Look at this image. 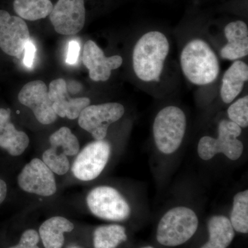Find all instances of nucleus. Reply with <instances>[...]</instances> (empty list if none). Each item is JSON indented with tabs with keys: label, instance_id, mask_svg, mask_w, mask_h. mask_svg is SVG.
<instances>
[{
	"label": "nucleus",
	"instance_id": "6ab92c4d",
	"mask_svg": "<svg viewBox=\"0 0 248 248\" xmlns=\"http://www.w3.org/2000/svg\"><path fill=\"white\" fill-rule=\"evenodd\" d=\"M208 228L209 240L201 248H227L234 239V230L228 217H211Z\"/></svg>",
	"mask_w": 248,
	"mask_h": 248
},
{
	"label": "nucleus",
	"instance_id": "1a4fd4ad",
	"mask_svg": "<svg viewBox=\"0 0 248 248\" xmlns=\"http://www.w3.org/2000/svg\"><path fill=\"white\" fill-rule=\"evenodd\" d=\"M19 187L28 193L50 197L57 192L53 171L42 160L33 159L26 165L17 177Z\"/></svg>",
	"mask_w": 248,
	"mask_h": 248
},
{
	"label": "nucleus",
	"instance_id": "4be33fe9",
	"mask_svg": "<svg viewBox=\"0 0 248 248\" xmlns=\"http://www.w3.org/2000/svg\"><path fill=\"white\" fill-rule=\"evenodd\" d=\"M231 223L234 231L246 234L248 232V190L238 192L233 200Z\"/></svg>",
	"mask_w": 248,
	"mask_h": 248
},
{
	"label": "nucleus",
	"instance_id": "a878e982",
	"mask_svg": "<svg viewBox=\"0 0 248 248\" xmlns=\"http://www.w3.org/2000/svg\"><path fill=\"white\" fill-rule=\"evenodd\" d=\"M40 235L33 229L27 230L22 233L19 243L9 248H40L38 247Z\"/></svg>",
	"mask_w": 248,
	"mask_h": 248
},
{
	"label": "nucleus",
	"instance_id": "39448f33",
	"mask_svg": "<svg viewBox=\"0 0 248 248\" xmlns=\"http://www.w3.org/2000/svg\"><path fill=\"white\" fill-rule=\"evenodd\" d=\"M242 128L230 120H223L218 126L217 138L204 136L199 141L197 152L201 159L208 161L218 153L226 155L228 159L237 160L242 155L244 147L238 140Z\"/></svg>",
	"mask_w": 248,
	"mask_h": 248
},
{
	"label": "nucleus",
	"instance_id": "f257e3e1",
	"mask_svg": "<svg viewBox=\"0 0 248 248\" xmlns=\"http://www.w3.org/2000/svg\"><path fill=\"white\" fill-rule=\"evenodd\" d=\"M170 53L166 35L158 31L143 34L134 46L133 68L139 79L144 82H158Z\"/></svg>",
	"mask_w": 248,
	"mask_h": 248
},
{
	"label": "nucleus",
	"instance_id": "c756f323",
	"mask_svg": "<svg viewBox=\"0 0 248 248\" xmlns=\"http://www.w3.org/2000/svg\"><path fill=\"white\" fill-rule=\"evenodd\" d=\"M154 248L151 247V246H146V247H143V248Z\"/></svg>",
	"mask_w": 248,
	"mask_h": 248
},
{
	"label": "nucleus",
	"instance_id": "c85d7f7f",
	"mask_svg": "<svg viewBox=\"0 0 248 248\" xmlns=\"http://www.w3.org/2000/svg\"><path fill=\"white\" fill-rule=\"evenodd\" d=\"M7 195V185L2 179H0V205L4 202Z\"/></svg>",
	"mask_w": 248,
	"mask_h": 248
},
{
	"label": "nucleus",
	"instance_id": "412c9836",
	"mask_svg": "<svg viewBox=\"0 0 248 248\" xmlns=\"http://www.w3.org/2000/svg\"><path fill=\"white\" fill-rule=\"evenodd\" d=\"M126 240L125 228L120 225L98 227L93 234L94 248H117Z\"/></svg>",
	"mask_w": 248,
	"mask_h": 248
},
{
	"label": "nucleus",
	"instance_id": "aec40b11",
	"mask_svg": "<svg viewBox=\"0 0 248 248\" xmlns=\"http://www.w3.org/2000/svg\"><path fill=\"white\" fill-rule=\"evenodd\" d=\"M14 9L22 19L36 21L49 16L53 5L50 0H14Z\"/></svg>",
	"mask_w": 248,
	"mask_h": 248
},
{
	"label": "nucleus",
	"instance_id": "20e7f679",
	"mask_svg": "<svg viewBox=\"0 0 248 248\" xmlns=\"http://www.w3.org/2000/svg\"><path fill=\"white\" fill-rule=\"evenodd\" d=\"M187 120L184 111L175 106H168L156 114L153 123L155 144L161 153L177 151L185 136Z\"/></svg>",
	"mask_w": 248,
	"mask_h": 248
},
{
	"label": "nucleus",
	"instance_id": "bb28decb",
	"mask_svg": "<svg viewBox=\"0 0 248 248\" xmlns=\"http://www.w3.org/2000/svg\"><path fill=\"white\" fill-rule=\"evenodd\" d=\"M24 63L28 68H31L33 64L34 59H35L36 48L35 46L31 41H29L26 44L24 48Z\"/></svg>",
	"mask_w": 248,
	"mask_h": 248
},
{
	"label": "nucleus",
	"instance_id": "6e6552de",
	"mask_svg": "<svg viewBox=\"0 0 248 248\" xmlns=\"http://www.w3.org/2000/svg\"><path fill=\"white\" fill-rule=\"evenodd\" d=\"M124 113L125 108L120 103L89 105L80 114L78 124L94 140H103L107 137L109 126L120 120Z\"/></svg>",
	"mask_w": 248,
	"mask_h": 248
},
{
	"label": "nucleus",
	"instance_id": "a211bd4d",
	"mask_svg": "<svg viewBox=\"0 0 248 248\" xmlns=\"http://www.w3.org/2000/svg\"><path fill=\"white\" fill-rule=\"evenodd\" d=\"M74 225L63 217H53L40 227L39 235L45 248H62L64 244V233L71 232Z\"/></svg>",
	"mask_w": 248,
	"mask_h": 248
},
{
	"label": "nucleus",
	"instance_id": "423d86ee",
	"mask_svg": "<svg viewBox=\"0 0 248 248\" xmlns=\"http://www.w3.org/2000/svg\"><path fill=\"white\" fill-rule=\"evenodd\" d=\"M86 203L93 215L107 221H125L131 213L127 201L110 186H98L90 191Z\"/></svg>",
	"mask_w": 248,
	"mask_h": 248
},
{
	"label": "nucleus",
	"instance_id": "4468645a",
	"mask_svg": "<svg viewBox=\"0 0 248 248\" xmlns=\"http://www.w3.org/2000/svg\"><path fill=\"white\" fill-rule=\"evenodd\" d=\"M48 95L53 103L54 112L59 117L76 120L86 107L91 105L88 97H70L66 81L63 79H55L49 85Z\"/></svg>",
	"mask_w": 248,
	"mask_h": 248
},
{
	"label": "nucleus",
	"instance_id": "cd10ccee",
	"mask_svg": "<svg viewBox=\"0 0 248 248\" xmlns=\"http://www.w3.org/2000/svg\"><path fill=\"white\" fill-rule=\"evenodd\" d=\"M80 46L76 41H71L68 45V54H67L66 62L70 65L74 64L78 60L79 55Z\"/></svg>",
	"mask_w": 248,
	"mask_h": 248
},
{
	"label": "nucleus",
	"instance_id": "9d476101",
	"mask_svg": "<svg viewBox=\"0 0 248 248\" xmlns=\"http://www.w3.org/2000/svg\"><path fill=\"white\" fill-rule=\"evenodd\" d=\"M49 17L58 33H78L84 28L86 19L84 0H59Z\"/></svg>",
	"mask_w": 248,
	"mask_h": 248
},
{
	"label": "nucleus",
	"instance_id": "ddd939ff",
	"mask_svg": "<svg viewBox=\"0 0 248 248\" xmlns=\"http://www.w3.org/2000/svg\"><path fill=\"white\" fill-rule=\"evenodd\" d=\"M82 60L89 70L90 78L94 81H107L112 71L123 63V58L120 55L106 56L102 49L92 40L85 43Z\"/></svg>",
	"mask_w": 248,
	"mask_h": 248
},
{
	"label": "nucleus",
	"instance_id": "b1692460",
	"mask_svg": "<svg viewBox=\"0 0 248 248\" xmlns=\"http://www.w3.org/2000/svg\"><path fill=\"white\" fill-rule=\"evenodd\" d=\"M42 161L58 175H64L70 169L68 156L57 148L50 146L42 155Z\"/></svg>",
	"mask_w": 248,
	"mask_h": 248
},
{
	"label": "nucleus",
	"instance_id": "f8f14e48",
	"mask_svg": "<svg viewBox=\"0 0 248 248\" xmlns=\"http://www.w3.org/2000/svg\"><path fill=\"white\" fill-rule=\"evenodd\" d=\"M29 41L30 33L24 19L0 10V48L10 56L19 57Z\"/></svg>",
	"mask_w": 248,
	"mask_h": 248
},
{
	"label": "nucleus",
	"instance_id": "7ed1b4c3",
	"mask_svg": "<svg viewBox=\"0 0 248 248\" xmlns=\"http://www.w3.org/2000/svg\"><path fill=\"white\" fill-rule=\"evenodd\" d=\"M198 225V217L192 209L175 207L169 210L160 220L156 239L163 246H180L192 237Z\"/></svg>",
	"mask_w": 248,
	"mask_h": 248
},
{
	"label": "nucleus",
	"instance_id": "0eeeda50",
	"mask_svg": "<svg viewBox=\"0 0 248 248\" xmlns=\"http://www.w3.org/2000/svg\"><path fill=\"white\" fill-rule=\"evenodd\" d=\"M111 146L106 140H94L78 153L71 170L75 177L83 182L96 179L103 172L110 158Z\"/></svg>",
	"mask_w": 248,
	"mask_h": 248
},
{
	"label": "nucleus",
	"instance_id": "dca6fc26",
	"mask_svg": "<svg viewBox=\"0 0 248 248\" xmlns=\"http://www.w3.org/2000/svg\"><path fill=\"white\" fill-rule=\"evenodd\" d=\"M29 143L27 134L17 130L11 122V110L0 108V148L11 156H17L24 153Z\"/></svg>",
	"mask_w": 248,
	"mask_h": 248
},
{
	"label": "nucleus",
	"instance_id": "2eb2a0df",
	"mask_svg": "<svg viewBox=\"0 0 248 248\" xmlns=\"http://www.w3.org/2000/svg\"><path fill=\"white\" fill-rule=\"evenodd\" d=\"M227 43L220 50L223 60L236 61L248 55V28L246 22L236 20L227 24L224 29Z\"/></svg>",
	"mask_w": 248,
	"mask_h": 248
},
{
	"label": "nucleus",
	"instance_id": "f3484780",
	"mask_svg": "<svg viewBox=\"0 0 248 248\" xmlns=\"http://www.w3.org/2000/svg\"><path fill=\"white\" fill-rule=\"evenodd\" d=\"M248 80V66L241 60L234 61L222 78L220 95L222 101L231 104L241 94Z\"/></svg>",
	"mask_w": 248,
	"mask_h": 248
},
{
	"label": "nucleus",
	"instance_id": "5701e85b",
	"mask_svg": "<svg viewBox=\"0 0 248 248\" xmlns=\"http://www.w3.org/2000/svg\"><path fill=\"white\" fill-rule=\"evenodd\" d=\"M50 146L58 148L67 156H76L79 152L78 139L67 127H62L49 138Z\"/></svg>",
	"mask_w": 248,
	"mask_h": 248
},
{
	"label": "nucleus",
	"instance_id": "393cba45",
	"mask_svg": "<svg viewBox=\"0 0 248 248\" xmlns=\"http://www.w3.org/2000/svg\"><path fill=\"white\" fill-rule=\"evenodd\" d=\"M230 121L234 122L241 128L248 126V96L234 100L232 102L227 110Z\"/></svg>",
	"mask_w": 248,
	"mask_h": 248
},
{
	"label": "nucleus",
	"instance_id": "f03ea898",
	"mask_svg": "<svg viewBox=\"0 0 248 248\" xmlns=\"http://www.w3.org/2000/svg\"><path fill=\"white\" fill-rule=\"evenodd\" d=\"M180 66L186 79L196 86H208L219 76V60L206 41L194 38L188 41L180 55Z\"/></svg>",
	"mask_w": 248,
	"mask_h": 248
},
{
	"label": "nucleus",
	"instance_id": "9b49d317",
	"mask_svg": "<svg viewBox=\"0 0 248 248\" xmlns=\"http://www.w3.org/2000/svg\"><path fill=\"white\" fill-rule=\"evenodd\" d=\"M18 100L32 111L40 124L48 125L57 120L58 115L54 112L48 89L44 81L36 80L27 83L18 94Z\"/></svg>",
	"mask_w": 248,
	"mask_h": 248
}]
</instances>
